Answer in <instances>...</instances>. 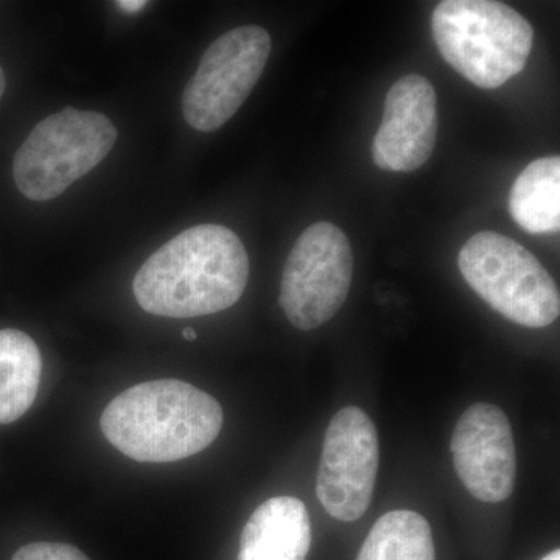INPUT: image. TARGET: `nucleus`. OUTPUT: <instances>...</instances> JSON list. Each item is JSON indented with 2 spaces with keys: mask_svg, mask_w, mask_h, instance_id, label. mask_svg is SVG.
Masks as SVG:
<instances>
[{
  "mask_svg": "<svg viewBox=\"0 0 560 560\" xmlns=\"http://www.w3.org/2000/svg\"><path fill=\"white\" fill-rule=\"evenodd\" d=\"M249 257L238 235L200 224L161 246L136 272L132 291L143 311L164 318L213 315L241 301Z\"/></svg>",
  "mask_w": 560,
  "mask_h": 560,
  "instance_id": "f257e3e1",
  "label": "nucleus"
},
{
  "mask_svg": "<svg viewBox=\"0 0 560 560\" xmlns=\"http://www.w3.org/2000/svg\"><path fill=\"white\" fill-rule=\"evenodd\" d=\"M223 410L205 390L180 381L139 383L119 394L102 416L106 440L140 463H173L219 438Z\"/></svg>",
  "mask_w": 560,
  "mask_h": 560,
  "instance_id": "f03ea898",
  "label": "nucleus"
},
{
  "mask_svg": "<svg viewBox=\"0 0 560 560\" xmlns=\"http://www.w3.org/2000/svg\"><path fill=\"white\" fill-rule=\"evenodd\" d=\"M431 33L445 61L481 90H497L522 72L533 50V27L506 3L445 0Z\"/></svg>",
  "mask_w": 560,
  "mask_h": 560,
  "instance_id": "7ed1b4c3",
  "label": "nucleus"
},
{
  "mask_svg": "<svg viewBox=\"0 0 560 560\" xmlns=\"http://www.w3.org/2000/svg\"><path fill=\"white\" fill-rule=\"evenodd\" d=\"M460 275L489 307L518 326L540 329L560 315L555 279L521 243L478 232L459 250Z\"/></svg>",
  "mask_w": 560,
  "mask_h": 560,
  "instance_id": "20e7f679",
  "label": "nucleus"
},
{
  "mask_svg": "<svg viewBox=\"0 0 560 560\" xmlns=\"http://www.w3.org/2000/svg\"><path fill=\"white\" fill-rule=\"evenodd\" d=\"M116 140V127L103 114L61 109L39 121L16 151L14 183L28 200H54L94 171Z\"/></svg>",
  "mask_w": 560,
  "mask_h": 560,
  "instance_id": "39448f33",
  "label": "nucleus"
},
{
  "mask_svg": "<svg viewBox=\"0 0 560 560\" xmlns=\"http://www.w3.org/2000/svg\"><path fill=\"white\" fill-rule=\"evenodd\" d=\"M353 256L345 232L319 221L294 243L280 280L279 304L300 330L323 326L341 311L352 285Z\"/></svg>",
  "mask_w": 560,
  "mask_h": 560,
  "instance_id": "423d86ee",
  "label": "nucleus"
},
{
  "mask_svg": "<svg viewBox=\"0 0 560 560\" xmlns=\"http://www.w3.org/2000/svg\"><path fill=\"white\" fill-rule=\"evenodd\" d=\"M270 51V33L257 25L234 28L213 40L184 90L187 124L202 132L223 127L256 88Z\"/></svg>",
  "mask_w": 560,
  "mask_h": 560,
  "instance_id": "0eeeda50",
  "label": "nucleus"
},
{
  "mask_svg": "<svg viewBox=\"0 0 560 560\" xmlns=\"http://www.w3.org/2000/svg\"><path fill=\"white\" fill-rule=\"evenodd\" d=\"M378 459V434L370 416L357 407L338 411L324 438L316 478V495L330 517L355 522L366 514Z\"/></svg>",
  "mask_w": 560,
  "mask_h": 560,
  "instance_id": "6e6552de",
  "label": "nucleus"
},
{
  "mask_svg": "<svg viewBox=\"0 0 560 560\" xmlns=\"http://www.w3.org/2000/svg\"><path fill=\"white\" fill-rule=\"evenodd\" d=\"M453 464L464 488L485 503L508 500L515 488L517 453L510 419L495 405L464 411L452 438Z\"/></svg>",
  "mask_w": 560,
  "mask_h": 560,
  "instance_id": "1a4fd4ad",
  "label": "nucleus"
},
{
  "mask_svg": "<svg viewBox=\"0 0 560 560\" xmlns=\"http://www.w3.org/2000/svg\"><path fill=\"white\" fill-rule=\"evenodd\" d=\"M438 97L422 75L401 77L385 98L381 128L372 143V160L382 171H418L436 145Z\"/></svg>",
  "mask_w": 560,
  "mask_h": 560,
  "instance_id": "9d476101",
  "label": "nucleus"
},
{
  "mask_svg": "<svg viewBox=\"0 0 560 560\" xmlns=\"http://www.w3.org/2000/svg\"><path fill=\"white\" fill-rule=\"evenodd\" d=\"M311 544L305 504L294 497H275L260 504L243 528L238 560H305Z\"/></svg>",
  "mask_w": 560,
  "mask_h": 560,
  "instance_id": "9b49d317",
  "label": "nucleus"
},
{
  "mask_svg": "<svg viewBox=\"0 0 560 560\" xmlns=\"http://www.w3.org/2000/svg\"><path fill=\"white\" fill-rule=\"evenodd\" d=\"M43 359L38 345L18 329L0 330V423L16 422L38 396Z\"/></svg>",
  "mask_w": 560,
  "mask_h": 560,
  "instance_id": "f8f14e48",
  "label": "nucleus"
},
{
  "mask_svg": "<svg viewBox=\"0 0 560 560\" xmlns=\"http://www.w3.org/2000/svg\"><path fill=\"white\" fill-rule=\"evenodd\" d=\"M510 212L529 234H555L560 230V158L530 162L515 179Z\"/></svg>",
  "mask_w": 560,
  "mask_h": 560,
  "instance_id": "ddd939ff",
  "label": "nucleus"
},
{
  "mask_svg": "<svg viewBox=\"0 0 560 560\" xmlns=\"http://www.w3.org/2000/svg\"><path fill=\"white\" fill-rule=\"evenodd\" d=\"M357 560H436L429 522L415 511H390L372 526Z\"/></svg>",
  "mask_w": 560,
  "mask_h": 560,
  "instance_id": "4468645a",
  "label": "nucleus"
},
{
  "mask_svg": "<svg viewBox=\"0 0 560 560\" xmlns=\"http://www.w3.org/2000/svg\"><path fill=\"white\" fill-rule=\"evenodd\" d=\"M11 560H90L86 556L66 544H51V541H36L25 545L16 551Z\"/></svg>",
  "mask_w": 560,
  "mask_h": 560,
  "instance_id": "2eb2a0df",
  "label": "nucleus"
},
{
  "mask_svg": "<svg viewBox=\"0 0 560 560\" xmlns=\"http://www.w3.org/2000/svg\"><path fill=\"white\" fill-rule=\"evenodd\" d=\"M116 5L125 13H139L140 10L145 9L147 2H143V0H119Z\"/></svg>",
  "mask_w": 560,
  "mask_h": 560,
  "instance_id": "dca6fc26",
  "label": "nucleus"
},
{
  "mask_svg": "<svg viewBox=\"0 0 560 560\" xmlns=\"http://www.w3.org/2000/svg\"><path fill=\"white\" fill-rule=\"evenodd\" d=\"M197 337H198L197 331H195L194 329H190V327H187V329L183 330L184 340L195 341V340H197Z\"/></svg>",
  "mask_w": 560,
  "mask_h": 560,
  "instance_id": "f3484780",
  "label": "nucleus"
},
{
  "mask_svg": "<svg viewBox=\"0 0 560 560\" xmlns=\"http://www.w3.org/2000/svg\"><path fill=\"white\" fill-rule=\"evenodd\" d=\"M7 81L5 73H3V69L0 68V98H2L3 92H5Z\"/></svg>",
  "mask_w": 560,
  "mask_h": 560,
  "instance_id": "a211bd4d",
  "label": "nucleus"
},
{
  "mask_svg": "<svg viewBox=\"0 0 560 560\" xmlns=\"http://www.w3.org/2000/svg\"><path fill=\"white\" fill-rule=\"evenodd\" d=\"M541 560H560V551L559 550L552 551V552H550V555L547 556V558L541 559Z\"/></svg>",
  "mask_w": 560,
  "mask_h": 560,
  "instance_id": "6ab92c4d",
  "label": "nucleus"
}]
</instances>
